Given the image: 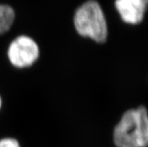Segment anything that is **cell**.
Masks as SVG:
<instances>
[{"label": "cell", "instance_id": "6da1fadb", "mask_svg": "<svg viewBox=\"0 0 148 147\" xmlns=\"http://www.w3.org/2000/svg\"><path fill=\"white\" fill-rule=\"evenodd\" d=\"M116 147L148 146V111L144 106L124 113L114 130Z\"/></svg>", "mask_w": 148, "mask_h": 147}, {"label": "cell", "instance_id": "7a4b0ae2", "mask_svg": "<svg viewBox=\"0 0 148 147\" xmlns=\"http://www.w3.org/2000/svg\"><path fill=\"white\" fill-rule=\"evenodd\" d=\"M74 25L77 33L97 43H104L108 37V25L104 11L96 0H87L74 14Z\"/></svg>", "mask_w": 148, "mask_h": 147}, {"label": "cell", "instance_id": "3957f363", "mask_svg": "<svg viewBox=\"0 0 148 147\" xmlns=\"http://www.w3.org/2000/svg\"><path fill=\"white\" fill-rule=\"evenodd\" d=\"M7 55L11 65L18 68H24L37 61L39 56V48L32 38L21 36L11 41Z\"/></svg>", "mask_w": 148, "mask_h": 147}, {"label": "cell", "instance_id": "277c9868", "mask_svg": "<svg viewBox=\"0 0 148 147\" xmlns=\"http://www.w3.org/2000/svg\"><path fill=\"white\" fill-rule=\"evenodd\" d=\"M114 5L122 21L128 24H139L148 9V0H115Z\"/></svg>", "mask_w": 148, "mask_h": 147}, {"label": "cell", "instance_id": "5b68a950", "mask_svg": "<svg viewBox=\"0 0 148 147\" xmlns=\"http://www.w3.org/2000/svg\"><path fill=\"white\" fill-rule=\"evenodd\" d=\"M15 19L13 7L6 3H0V36L11 29Z\"/></svg>", "mask_w": 148, "mask_h": 147}, {"label": "cell", "instance_id": "8992f818", "mask_svg": "<svg viewBox=\"0 0 148 147\" xmlns=\"http://www.w3.org/2000/svg\"><path fill=\"white\" fill-rule=\"evenodd\" d=\"M0 147H21L19 142L11 137L0 139Z\"/></svg>", "mask_w": 148, "mask_h": 147}, {"label": "cell", "instance_id": "52a82bcc", "mask_svg": "<svg viewBox=\"0 0 148 147\" xmlns=\"http://www.w3.org/2000/svg\"><path fill=\"white\" fill-rule=\"evenodd\" d=\"M2 97H1V95H0V110H1V108H2Z\"/></svg>", "mask_w": 148, "mask_h": 147}]
</instances>
